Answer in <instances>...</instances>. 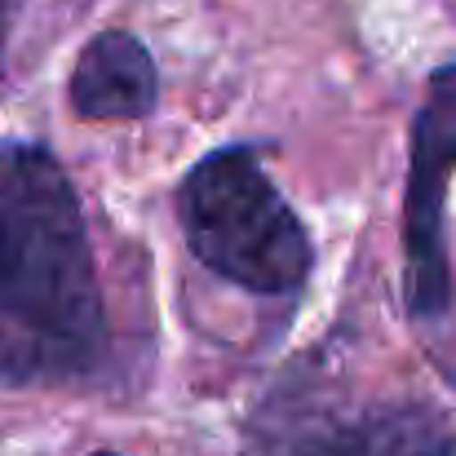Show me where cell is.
<instances>
[{
  "label": "cell",
  "instance_id": "obj_2",
  "mask_svg": "<svg viewBox=\"0 0 456 456\" xmlns=\"http://www.w3.org/2000/svg\"><path fill=\"white\" fill-rule=\"evenodd\" d=\"M195 257L253 293H293L310 271V244L293 208L244 147L200 159L177 195Z\"/></svg>",
  "mask_w": 456,
  "mask_h": 456
},
{
  "label": "cell",
  "instance_id": "obj_7",
  "mask_svg": "<svg viewBox=\"0 0 456 456\" xmlns=\"http://www.w3.org/2000/svg\"><path fill=\"white\" fill-rule=\"evenodd\" d=\"M94 456H120V452H94Z\"/></svg>",
  "mask_w": 456,
  "mask_h": 456
},
{
  "label": "cell",
  "instance_id": "obj_5",
  "mask_svg": "<svg viewBox=\"0 0 456 456\" xmlns=\"http://www.w3.org/2000/svg\"><path fill=\"white\" fill-rule=\"evenodd\" d=\"M302 456H452V435L426 408H377L319 430Z\"/></svg>",
  "mask_w": 456,
  "mask_h": 456
},
{
  "label": "cell",
  "instance_id": "obj_1",
  "mask_svg": "<svg viewBox=\"0 0 456 456\" xmlns=\"http://www.w3.org/2000/svg\"><path fill=\"white\" fill-rule=\"evenodd\" d=\"M102 354L85 217L53 155L0 147V386H58Z\"/></svg>",
  "mask_w": 456,
  "mask_h": 456
},
{
  "label": "cell",
  "instance_id": "obj_4",
  "mask_svg": "<svg viewBox=\"0 0 456 456\" xmlns=\"http://www.w3.org/2000/svg\"><path fill=\"white\" fill-rule=\"evenodd\" d=\"M71 107L89 120L147 116L155 107L151 53L125 31L94 36L71 71Z\"/></svg>",
  "mask_w": 456,
  "mask_h": 456
},
{
  "label": "cell",
  "instance_id": "obj_6",
  "mask_svg": "<svg viewBox=\"0 0 456 456\" xmlns=\"http://www.w3.org/2000/svg\"><path fill=\"white\" fill-rule=\"evenodd\" d=\"M4 27H9V0H0V49H4Z\"/></svg>",
  "mask_w": 456,
  "mask_h": 456
},
{
  "label": "cell",
  "instance_id": "obj_3",
  "mask_svg": "<svg viewBox=\"0 0 456 456\" xmlns=\"http://www.w3.org/2000/svg\"><path fill=\"white\" fill-rule=\"evenodd\" d=\"M456 168V67L430 76L426 102L412 125V173L403 204L408 244V305L421 319L448 310V257H444V191Z\"/></svg>",
  "mask_w": 456,
  "mask_h": 456
}]
</instances>
